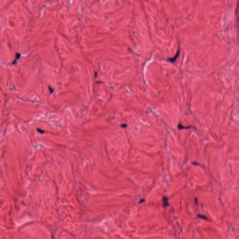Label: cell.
Masks as SVG:
<instances>
[{"mask_svg": "<svg viewBox=\"0 0 239 239\" xmlns=\"http://www.w3.org/2000/svg\"><path fill=\"white\" fill-rule=\"evenodd\" d=\"M163 207H165L168 206V205H169V204L168 203V200L166 197H164L163 199Z\"/></svg>", "mask_w": 239, "mask_h": 239, "instance_id": "1", "label": "cell"}, {"mask_svg": "<svg viewBox=\"0 0 239 239\" xmlns=\"http://www.w3.org/2000/svg\"><path fill=\"white\" fill-rule=\"evenodd\" d=\"M179 50H178V51L177 52V54L175 56L173 57V58H172V59H168V60H169L170 61V62H174L175 61L176 59H177V58H178V56L179 55Z\"/></svg>", "mask_w": 239, "mask_h": 239, "instance_id": "2", "label": "cell"}, {"mask_svg": "<svg viewBox=\"0 0 239 239\" xmlns=\"http://www.w3.org/2000/svg\"><path fill=\"white\" fill-rule=\"evenodd\" d=\"M20 57H21V55H20V54H19V53H16V59L14 61L13 64H14L15 63H16V60H17V59H20Z\"/></svg>", "mask_w": 239, "mask_h": 239, "instance_id": "3", "label": "cell"}, {"mask_svg": "<svg viewBox=\"0 0 239 239\" xmlns=\"http://www.w3.org/2000/svg\"><path fill=\"white\" fill-rule=\"evenodd\" d=\"M37 131H38V132L39 133H41V134H43V133H44V131H43V130H41V129H37Z\"/></svg>", "mask_w": 239, "mask_h": 239, "instance_id": "4", "label": "cell"}, {"mask_svg": "<svg viewBox=\"0 0 239 239\" xmlns=\"http://www.w3.org/2000/svg\"><path fill=\"white\" fill-rule=\"evenodd\" d=\"M197 216L200 218H202L204 219H207L206 217H205V216H202V215H198Z\"/></svg>", "mask_w": 239, "mask_h": 239, "instance_id": "5", "label": "cell"}, {"mask_svg": "<svg viewBox=\"0 0 239 239\" xmlns=\"http://www.w3.org/2000/svg\"><path fill=\"white\" fill-rule=\"evenodd\" d=\"M49 90L50 92V93H52L53 91H54V90L53 89H51V87L49 86Z\"/></svg>", "mask_w": 239, "mask_h": 239, "instance_id": "6", "label": "cell"}, {"mask_svg": "<svg viewBox=\"0 0 239 239\" xmlns=\"http://www.w3.org/2000/svg\"><path fill=\"white\" fill-rule=\"evenodd\" d=\"M145 201L144 200H141V201H140V202H139V203H141L143 202H142V201Z\"/></svg>", "mask_w": 239, "mask_h": 239, "instance_id": "7", "label": "cell"}]
</instances>
